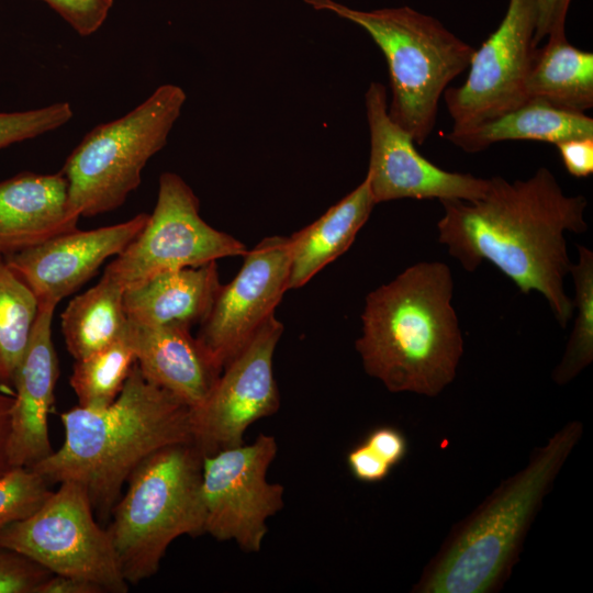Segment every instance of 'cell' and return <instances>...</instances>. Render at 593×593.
<instances>
[{
	"mask_svg": "<svg viewBox=\"0 0 593 593\" xmlns=\"http://www.w3.org/2000/svg\"><path fill=\"white\" fill-rule=\"evenodd\" d=\"M438 242L469 272L489 261L522 293L537 291L561 327L574 314L564 279L570 272L566 233L588 231V200L568 195L555 175L538 168L527 179H489L485 193L473 201L440 200Z\"/></svg>",
	"mask_w": 593,
	"mask_h": 593,
	"instance_id": "cell-1",
	"label": "cell"
},
{
	"mask_svg": "<svg viewBox=\"0 0 593 593\" xmlns=\"http://www.w3.org/2000/svg\"><path fill=\"white\" fill-rule=\"evenodd\" d=\"M452 292L450 268L441 261H418L372 290L356 340L365 371L391 392L438 395L463 353Z\"/></svg>",
	"mask_w": 593,
	"mask_h": 593,
	"instance_id": "cell-2",
	"label": "cell"
},
{
	"mask_svg": "<svg viewBox=\"0 0 593 593\" xmlns=\"http://www.w3.org/2000/svg\"><path fill=\"white\" fill-rule=\"evenodd\" d=\"M63 445L31 467L49 484L86 488L94 513L107 519L131 473L153 452L192 441L190 407L150 383L135 362L118 398L102 409L60 414Z\"/></svg>",
	"mask_w": 593,
	"mask_h": 593,
	"instance_id": "cell-3",
	"label": "cell"
},
{
	"mask_svg": "<svg viewBox=\"0 0 593 593\" xmlns=\"http://www.w3.org/2000/svg\"><path fill=\"white\" fill-rule=\"evenodd\" d=\"M365 30L383 53L390 76L388 113L417 145L432 134L439 100L470 64L474 47L436 18L409 5L359 10L334 0H303Z\"/></svg>",
	"mask_w": 593,
	"mask_h": 593,
	"instance_id": "cell-4",
	"label": "cell"
},
{
	"mask_svg": "<svg viewBox=\"0 0 593 593\" xmlns=\"http://www.w3.org/2000/svg\"><path fill=\"white\" fill-rule=\"evenodd\" d=\"M203 455L192 441L165 446L130 475L107 527L128 584L154 575L170 544L204 534Z\"/></svg>",
	"mask_w": 593,
	"mask_h": 593,
	"instance_id": "cell-5",
	"label": "cell"
},
{
	"mask_svg": "<svg viewBox=\"0 0 593 593\" xmlns=\"http://www.w3.org/2000/svg\"><path fill=\"white\" fill-rule=\"evenodd\" d=\"M581 433L579 422L556 433L528 467L469 523L421 591L484 593L491 589L508 566L528 521Z\"/></svg>",
	"mask_w": 593,
	"mask_h": 593,
	"instance_id": "cell-6",
	"label": "cell"
},
{
	"mask_svg": "<svg viewBox=\"0 0 593 593\" xmlns=\"http://www.w3.org/2000/svg\"><path fill=\"white\" fill-rule=\"evenodd\" d=\"M186 99L179 86L161 85L125 115L87 133L60 170L71 212L91 217L120 208L165 147Z\"/></svg>",
	"mask_w": 593,
	"mask_h": 593,
	"instance_id": "cell-7",
	"label": "cell"
},
{
	"mask_svg": "<svg viewBox=\"0 0 593 593\" xmlns=\"http://www.w3.org/2000/svg\"><path fill=\"white\" fill-rule=\"evenodd\" d=\"M58 484L30 516L0 530V545L53 574L87 579L105 592L126 593L128 583L107 528L94 517L86 488L75 481Z\"/></svg>",
	"mask_w": 593,
	"mask_h": 593,
	"instance_id": "cell-8",
	"label": "cell"
},
{
	"mask_svg": "<svg viewBox=\"0 0 593 593\" xmlns=\"http://www.w3.org/2000/svg\"><path fill=\"white\" fill-rule=\"evenodd\" d=\"M247 250L240 240L201 217L198 197L179 175L164 172L145 226L103 273L126 290L165 271L244 256Z\"/></svg>",
	"mask_w": 593,
	"mask_h": 593,
	"instance_id": "cell-9",
	"label": "cell"
},
{
	"mask_svg": "<svg viewBox=\"0 0 593 593\" xmlns=\"http://www.w3.org/2000/svg\"><path fill=\"white\" fill-rule=\"evenodd\" d=\"M277 451L275 437L260 434L249 445L203 457L204 534L233 540L247 552L261 549L267 519L283 506V486L267 481Z\"/></svg>",
	"mask_w": 593,
	"mask_h": 593,
	"instance_id": "cell-10",
	"label": "cell"
},
{
	"mask_svg": "<svg viewBox=\"0 0 593 593\" xmlns=\"http://www.w3.org/2000/svg\"><path fill=\"white\" fill-rule=\"evenodd\" d=\"M536 22L534 0H508L499 26L474 49L465 82L443 94L452 130L492 120L528 100L526 83L537 48Z\"/></svg>",
	"mask_w": 593,
	"mask_h": 593,
	"instance_id": "cell-11",
	"label": "cell"
},
{
	"mask_svg": "<svg viewBox=\"0 0 593 593\" xmlns=\"http://www.w3.org/2000/svg\"><path fill=\"white\" fill-rule=\"evenodd\" d=\"M282 333L271 316L223 367L204 401L190 409L192 443L203 457L244 444L253 423L279 410L273 355Z\"/></svg>",
	"mask_w": 593,
	"mask_h": 593,
	"instance_id": "cell-12",
	"label": "cell"
},
{
	"mask_svg": "<svg viewBox=\"0 0 593 593\" xmlns=\"http://www.w3.org/2000/svg\"><path fill=\"white\" fill-rule=\"evenodd\" d=\"M365 105L370 135L366 178L376 204L400 199L473 201L485 193L489 179L441 169L416 149L412 136L389 116L381 82L369 85Z\"/></svg>",
	"mask_w": 593,
	"mask_h": 593,
	"instance_id": "cell-13",
	"label": "cell"
},
{
	"mask_svg": "<svg viewBox=\"0 0 593 593\" xmlns=\"http://www.w3.org/2000/svg\"><path fill=\"white\" fill-rule=\"evenodd\" d=\"M243 257L239 271L222 284L197 336L221 369L275 315L289 290V237H266Z\"/></svg>",
	"mask_w": 593,
	"mask_h": 593,
	"instance_id": "cell-14",
	"label": "cell"
},
{
	"mask_svg": "<svg viewBox=\"0 0 593 593\" xmlns=\"http://www.w3.org/2000/svg\"><path fill=\"white\" fill-rule=\"evenodd\" d=\"M148 215L139 213L89 231L74 228L4 257L38 302L58 304L93 277L107 259L122 253L141 233Z\"/></svg>",
	"mask_w": 593,
	"mask_h": 593,
	"instance_id": "cell-15",
	"label": "cell"
},
{
	"mask_svg": "<svg viewBox=\"0 0 593 593\" xmlns=\"http://www.w3.org/2000/svg\"><path fill=\"white\" fill-rule=\"evenodd\" d=\"M57 303L38 302V311L26 349L13 377L10 462L33 467L55 450L48 432L59 376L52 338V321Z\"/></svg>",
	"mask_w": 593,
	"mask_h": 593,
	"instance_id": "cell-16",
	"label": "cell"
},
{
	"mask_svg": "<svg viewBox=\"0 0 593 593\" xmlns=\"http://www.w3.org/2000/svg\"><path fill=\"white\" fill-rule=\"evenodd\" d=\"M190 329L183 324L147 326L128 321L127 337L144 378L194 409L222 369Z\"/></svg>",
	"mask_w": 593,
	"mask_h": 593,
	"instance_id": "cell-17",
	"label": "cell"
},
{
	"mask_svg": "<svg viewBox=\"0 0 593 593\" xmlns=\"http://www.w3.org/2000/svg\"><path fill=\"white\" fill-rule=\"evenodd\" d=\"M68 183L56 174L20 172L0 182V255L8 256L77 228Z\"/></svg>",
	"mask_w": 593,
	"mask_h": 593,
	"instance_id": "cell-18",
	"label": "cell"
},
{
	"mask_svg": "<svg viewBox=\"0 0 593 593\" xmlns=\"http://www.w3.org/2000/svg\"><path fill=\"white\" fill-rule=\"evenodd\" d=\"M221 287L216 261L165 271L125 290V313L137 325H201Z\"/></svg>",
	"mask_w": 593,
	"mask_h": 593,
	"instance_id": "cell-19",
	"label": "cell"
},
{
	"mask_svg": "<svg viewBox=\"0 0 593 593\" xmlns=\"http://www.w3.org/2000/svg\"><path fill=\"white\" fill-rule=\"evenodd\" d=\"M376 202L367 178L323 215L289 237V289H299L342 256L368 221Z\"/></svg>",
	"mask_w": 593,
	"mask_h": 593,
	"instance_id": "cell-20",
	"label": "cell"
},
{
	"mask_svg": "<svg viewBox=\"0 0 593 593\" xmlns=\"http://www.w3.org/2000/svg\"><path fill=\"white\" fill-rule=\"evenodd\" d=\"M593 136V119L542 100L529 99L519 107L478 125L452 130L445 138L466 153H479L505 141H539L557 145Z\"/></svg>",
	"mask_w": 593,
	"mask_h": 593,
	"instance_id": "cell-21",
	"label": "cell"
},
{
	"mask_svg": "<svg viewBox=\"0 0 593 593\" xmlns=\"http://www.w3.org/2000/svg\"><path fill=\"white\" fill-rule=\"evenodd\" d=\"M546 41L544 47L536 48L528 74V100L574 112L592 109L593 54L570 44L566 34Z\"/></svg>",
	"mask_w": 593,
	"mask_h": 593,
	"instance_id": "cell-22",
	"label": "cell"
},
{
	"mask_svg": "<svg viewBox=\"0 0 593 593\" xmlns=\"http://www.w3.org/2000/svg\"><path fill=\"white\" fill-rule=\"evenodd\" d=\"M125 289L102 275L100 281L72 298L61 313L65 345L75 360L82 359L126 334Z\"/></svg>",
	"mask_w": 593,
	"mask_h": 593,
	"instance_id": "cell-23",
	"label": "cell"
},
{
	"mask_svg": "<svg viewBox=\"0 0 593 593\" xmlns=\"http://www.w3.org/2000/svg\"><path fill=\"white\" fill-rule=\"evenodd\" d=\"M38 311L33 291L0 255V391L13 394V377Z\"/></svg>",
	"mask_w": 593,
	"mask_h": 593,
	"instance_id": "cell-24",
	"label": "cell"
},
{
	"mask_svg": "<svg viewBox=\"0 0 593 593\" xmlns=\"http://www.w3.org/2000/svg\"><path fill=\"white\" fill-rule=\"evenodd\" d=\"M135 362L127 331L111 345L75 360L69 383L79 406L102 409L110 405L122 391Z\"/></svg>",
	"mask_w": 593,
	"mask_h": 593,
	"instance_id": "cell-25",
	"label": "cell"
},
{
	"mask_svg": "<svg viewBox=\"0 0 593 593\" xmlns=\"http://www.w3.org/2000/svg\"><path fill=\"white\" fill-rule=\"evenodd\" d=\"M578 261L569 275L574 283L573 307L577 310L573 328L561 361L552 372L558 384L574 379L593 360V253L577 245Z\"/></svg>",
	"mask_w": 593,
	"mask_h": 593,
	"instance_id": "cell-26",
	"label": "cell"
},
{
	"mask_svg": "<svg viewBox=\"0 0 593 593\" xmlns=\"http://www.w3.org/2000/svg\"><path fill=\"white\" fill-rule=\"evenodd\" d=\"M49 483L29 467H15L0 478V530L35 512L51 494Z\"/></svg>",
	"mask_w": 593,
	"mask_h": 593,
	"instance_id": "cell-27",
	"label": "cell"
},
{
	"mask_svg": "<svg viewBox=\"0 0 593 593\" xmlns=\"http://www.w3.org/2000/svg\"><path fill=\"white\" fill-rule=\"evenodd\" d=\"M72 115L68 102L27 111L0 112V149L54 131L69 122Z\"/></svg>",
	"mask_w": 593,
	"mask_h": 593,
	"instance_id": "cell-28",
	"label": "cell"
},
{
	"mask_svg": "<svg viewBox=\"0 0 593 593\" xmlns=\"http://www.w3.org/2000/svg\"><path fill=\"white\" fill-rule=\"evenodd\" d=\"M52 574L26 556L0 545V593H36Z\"/></svg>",
	"mask_w": 593,
	"mask_h": 593,
	"instance_id": "cell-29",
	"label": "cell"
},
{
	"mask_svg": "<svg viewBox=\"0 0 593 593\" xmlns=\"http://www.w3.org/2000/svg\"><path fill=\"white\" fill-rule=\"evenodd\" d=\"M55 10L79 35L97 32L112 8L113 0H42Z\"/></svg>",
	"mask_w": 593,
	"mask_h": 593,
	"instance_id": "cell-30",
	"label": "cell"
},
{
	"mask_svg": "<svg viewBox=\"0 0 593 593\" xmlns=\"http://www.w3.org/2000/svg\"><path fill=\"white\" fill-rule=\"evenodd\" d=\"M537 12L535 43L566 34V21L572 0H534Z\"/></svg>",
	"mask_w": 593,
	"mask_h": 593,
	"instance_id": "cell-31",
	"label": "cell"
},
{
	"mask_svg": "<svg viewBox=\"0 0 593 593\" xmlns=\"http://www.w3.org/2000/svg\"><path fill=\"white\" fill-rule=\"evenodd\" d=\"M347 463L356 479L368 483L382 481L392 468L365 441L348 452Z\"/></svg>",
	"mask_w": 593,
	"mask_h": 593,
	"instance_id": "cell-32",
	"label": "cell"
},
{
	"mask_svg": "<svg viewBox=\"0 0 593 593\" xmlns=\"http://www.w3.org/2000/svg\"><path fill=\"white\" fill-rule=\"evenodd\" d=\"M556 146L570 175L584 178L593 174V136L568 139Z\"/></svg>",
	"mask_w": 593,
	"mask_h": 593,
	"instance_id": "cell-33",
	"label": "cell"
},
{
	"mask_svg": "<svg viewBox=\"0 0 593 593\" xmlns=\"http://www.w3.org/2000/svg\"><path fill=\"white\" fill-rule=\"evenodd\" d=\"M365 443L390 467L400 463L407 451L404 435L399 429L389 426L373 429L368 434Z\"/></svg>",
	"mask_w": 593,
	"mask_h": 593,
	"instance_id": "cell-34",
	"label": "cell"
},
{
	"mask_svg": "<svg viewBox=\"0 0 593 593\" xmlns=\"http://www.w3.org/2000/svg\"><path fill=\"white\" fill-rule=\"evenodd\" d=\"M104 589L87 579L52 574L37 589L36 593H104Z\"/></svg>",
	"mask_w": 593,
	"mask_h": 593,
	"instance_id": "cell-35",
	"label": "cell"
},
{
	"mask_svg": "<svg viewBox=\"0 0 593 593\" xmlns=\"http://www.w3.org/2000/svg\"><path fill=\"white\" fill-rule=\"evenodd\" d=\"M13 394L0 391V478L13 469L9 456Z\"/></svg>",
	"mask_w": 593,
	"mask_h": 593,
	"instance_id": "cell-36",
	"label": "cell"
}]
</instances>
